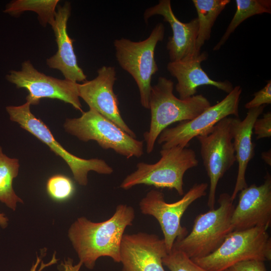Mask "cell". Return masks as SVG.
I'll return each instance as SVG.
<instances>
[{
  "instance_id": "obj_1",
  "label": "cell",
  "mask_w": 271,
  "mask_h": 271,
  "mask_svg": "<svg viewBox=\"0 0 271 271\" xmlns=\"http://www.w3.org/2000/svg\"><path fill=\"white\" fill-rule=\"evenodd\" d=\"M133 208L126 204L118 205L113 215L100 222H93L84 217L78 218L70 226L68 236L80 260L74 267L66 271H78L84 264L93 269L96 260L102 256L120 262V246L124 231L132 225Z\"/></svg>"
},
{
  "instance_id": "obj_2",
  "label": "cell",
  "mask_w": 271,
  "mask_h": 271,
  "mask_svg": "<svg viewBox=\"0 0 271 271\" xmlns=\"http://www.w3.org/2000/svg\"><path fill=\"white\" fill-rule=\"evenodd\" d=\"M173 89L174 82L162 76L152 86L150 128L144 134L148 154L153 151L159 135L170 125L192 120L211 106L210 101L202 94L181 99L175 96Z\"/></svg>"
},
{
  "instance_id": "obj_3",
  "label": "cell",
  "mask_w": 271,
  "mask_h": 271,
  "mask_svg": "<svg viewBox=\"0 0 271 271\" xmlns=\"http://www.w3.org/2000/svg\"><path fill=\"white\" fill-rule=\"evenodd\" d=\"M218 202V208L196 216L191 231L176 240L172 248L195 259L211 254L220 245L233 231L231 220L234 206L230 195L227 193L220 194Z\"/></svg>"
},
{
  "instance_id": "obj_4",
  "label": "cell",
  "mask_w": 271,
  "mask_h": 271,
  "mask_svg": "<svg viewBox=\"0 0 271 271\" xmlns=\"http://www.w3.org/2000/svg\"><path fill=\"white\" fill-rule=\"evenodd\" d=\"M161 158L156 163H138L135 171L127 175L119 187L128 190L138 185L157 188L175 189L184 195L183 177L186 172L198 164L195 152L187 148L174 147L160 151Z\"/></svg>"
},
{
  "instance_id": "obj_5",
  "label": "cell",
  "mask_w": 271,
  "mask_h": 271,
  "mask_svg": "<svg viewBox=\"0 0 271 271\" xmlns=\"http://www.w3.org/2000/svg\"><path fill=\"white\" fill-rule=\"evenodd\" d=\"M267 230L255 227L233 231L211 254L192 259L209 271H225L237 263L248 260L270 261L271 238Z\"/></svg>"
},
{
  "instance_id": "obj_6",
  "label": "cell",
  "mask_w": 271,
  "mask_h": 271,
  "mask_svg": "<svg viewBox=\"0 0 271 271\" xmlns=\"http://www.w3.org/2000/svg\"><path fill=\"white\" fill-rule=\"evenodd\" d=\"M165 32L164 25L159 23L143 41L135 42L122 38L113 42L116 60L134 80L141 105L146 109H149L152 77L158 71L155 51L158 43L163 40Z\"/></svg>"
},
{
  "instance_id": "obj_7",
  "label": "cell",
  "mask_w": 271,
  "mask_h": 271,
  "mask_svg": "<svg viewBox=\"0 0 271 271\" xmlns=\"http://www.w3.org/2000/svg\"><path fill=\"white\" fill-rule=\"evenodd\" d=\"M64 127L80 141H94L102 149H111L127 159L141 157L144 153L143 141L132 137L92 108L83 111L79 117L67 118Z\"/></svg>"
},
{
  "instance_id": "obj_8",
  "label": "cell",
  "mask_w": 271,
  "mask_h": 271,
  "mask_svg": "<svg viewBox=\"0 0 271 271\" xmlns=\"http://www.w3.org/2000/svg\"><path fill=\"white\" fill-rule=\"evenodd\" d=\"M31 104L26 101L19 106H8L6 109L11 120L32 134L47 145L56 155L60 157L69 166L74 179L81 186L88 183V173L94 171L98 174L110 175L113 169L104 160L100 159H84L66 150L54 138L47 126L33 114Z\"/></svg>"
},
{
  "instance_id": "obj_9",
  "label": "cell",
  "mask_w": 271,
  "mask_h": 271,
  "mask_svg": "<svg viewBox=\"0 0 271 271\" xmlns=\"http://www.w3.org/2000/svg\"><path fill=\"white\" fill-rule=\"evenodd\" d=\"M208 187L207 183L195 184L181 199L174 203H167L163 193L155 189L149 191L141 200V212L154 217L158 221L168 253L176 240L188 234L187 229L181 225V218L193 202L206 195Z\"/></svg>"
},
{
  "instance_id": "obj_10",
  "label": "cell",
  "mask_w": 271,
  "mask_h": 271,
  "mask_svg": "<svg viewBox=\"0 0 271 271\" xmlns=\"http://www.w3.org/2000/svg\"><path fill=\"white\" fill-rule=\"evenodd\" d=\"M241 93L242 87L235 86L221 101L210 106L193 119L165 129L159 135L158 143L162 145V149L174 147L187 148L193 138L208 133L222 119L230 115L239 117Z\"/></svg>"
},
{
  "instance_id": "obj_11",
  "label": "cell",
  "mask_w": 271,
  "mask_h": 271,
  "mask_svg": "<svg viewBox=\"0 0 271 271\" xmlns=\"http://www.w3.org/2000/svg\"><path fill=\"white\" fill-rule=\"evenodd\" d=\"M232 117L218 122L208 133L198 136L203 165L209 178L207 205L214 208L219 180L236 162L232 142Z\"/></svg>"
},
{
  "instance_id": "obj_12",
  "label": "cell",
  "mask_w": 271,
  "mask_h": 271,
  "mask_svg": "<svg viewBox=\"0 0 271 271\" xmlns=\"http://www.w3.org/2000/svg\"><path fill=\"white\" fill-rule=\"evenodd\" d=\"M6 79L17 88L26 89L29 94L26 101L37 105L42 98L57 99L68 103L82 113L79 99L78 83L47 75L37 70L29 60L22 64L20 70H11Z\"/></svg>"
},
{
  "instance_id": "obj_13",
  "label": "cell",
  "mask_w": 271,
  "mask_h": 271,
  "mask_svg": "<svg viewBox=\"0 0 271 271\" xmlns=\"http://www.w3.org/2000/svg\"><path fill=\"white\" fill-rule=\"evenodd\" d=\"M97 76L91 80L78 83L79 96L101 115L113 122L124 131L136 139V133L122 118L119 101L113 91L116 80L114 67L103 66L97 70Z\"/></svg>"
},
{
  "instance_id": "obj_14",
  "label": "cell",
  "mask_w": 271,
  "mask_h": 271,
  "mask_svg": "<svg viewBox=\"0 0 271 271\" xmlns=\"http://www.w3.org/2000/svg\"><path fill=\"white\" fill-rule=\"evenodd\" d=\"M163 239L154 234H124L120 246L122 271H165L163 258L168 254Z\"/></svg>"
},
{
  "instance_id": "obj_15",
  "label": "cell",
  "mask_w": 271,
  "mask_h": 271,
  "mask_svg": "<svg viewBox=\"0 0 271 271\" xmlns=\"http://www.w3.org/2000/svg\"><path fill=\"white\" fill-rule=\"evenodd\" d=\"M231 225L233 231L255 227L268 229L271 223V178L268 174L259 186L255 184L240 191L234 208Z\"/></svg>"
},
{
  "instance_id": "obj_16",
  "label": "cell",
  "mask_w": 271,
  "mask_h": 271,
  "mask_svg": "<svg viewBox=\"0 0 271 271\" xmlns=\"http://www.w3.org/2000/svg\"><path fill=\"white\" fill-rule=\"evenodd\" d=\"M155 15L162 16L172 29L173 35L166 45L171 62L194 58L201 53L196 47L199 31L197 18L188 23L181 22L174 14L170 0H160L157 5L146 9L144 13L146 23Z\"/></svg>"
},
{
  "instance_id": "obj_17",
  "label": "cell",
  "mask_w": 271,
  "mask_h": 271,
  "mask_svg": "<svg viewBox=\"0 0 271 271\" xmlns=\"http://www.w3.org/2000/svg\"><path fill=\"white\" fill-rule=\"evenodd\" d=\"M71 6L69 2L58 5L55 21L51 26L58 49L55 54L46 59L49 67L59 70L65 79L78 83L86 80L87 76L79 66L73 42L67 33V22L71 15Z\"/></svg>"
},
{
  "instance_id": "obj_18",
  "label": "cell",
  "mask_w": 271,
  "mask_h": 271,
  "mask_svg": "<svg viewBox=\"0 0 271 271\" xmlns=\"http://www.w3.org/2000/svg\"><path fill=\"white\" fill-rule=\"evenodd\" d=\"M207 58V53L203 52L194 58L168 63V72L177 80L175 88L180 99L195 95L197 88L202 85H212L227 93L232 90L233 85L230 81L214 80L203 70L201 64Z\"/></svg>"
},
{
  "instance_id": "obj_19",
  "label": "cell",
  "mask_w": 271,
  "mask_h": 271,
  "mask_svg": "<svg viewBox=\"0 0 271 271\" xmlns=\"http://www.w3.org/2000/svg\"><path fill=\"white\" fill-rule=\"evenodd\" d=\"M265 105L249 109L246 117L240 120L239 117H232L231 133L238 171L234 188L230 198H236L237 194L247 187L245 173L250 161L254 155V145L252 141L253 126L255 121L262 113Z\"/></svg>"
},
{
  "instance_id": "obj_20",
  "label": "cell",
  "mask_w": 271,
  "mask_h": 271,
  "mask_svg": "<svg viewBox=\"0 0 271 271\" xmlns=\"http://www.w3.org/2000/svg\"><path fill=\"white\" fill-rule=\"evenodd\" d=\"M199 22L196 40L197 51L200 52L205 42L211 36L212 28L218 16L230 2V0H193Z\"/></svg>"
},
{
  "instance_id": "obj_21",
  "label": "cell",
  "mask_w": 271,
  "mask_h": 271,
  "mask_svg": "<svg viewBox=\"0 0 271 271\" xmlns=\"http://www.w3.org/2000/svg\"><path fill=\"white\" fill-rule=\"evenodd\" d=\"M59 0H15L8 3L4 12L12 16H19L26 11H32L38 16L44 27L52 25Z\"/></svg>"
},
{
  "instance_id": "obj_22",
  "label": "cell",
  "mask_w": 271,
  "mask_h": 271,
  "mask_svg": "<svg viewBox=\"0 0 271 271\" xmlns=\"http://www.w3.org/2000/svg\"><path fill=\"white\" fill-rule=\"evenodd\" d=\"M19 160L8 157L0 147V201L15 210L17 203L23 200L15 193L13 181L19 173Z\"/></svg>"
},
{
  "instance_id": "obj_23",
  "label": "cell",
  "mask_w": 271,
  "mask_h": 271,
  "mask_svg": "<svg viewBox=\"0 0 271 271\" xmlns=\"http://www.w3.org/2000/svg\"><path fill=\"white\" fill-rule=\"evenodd\" d=\"M236 10L225 32L213 49L218 51L237 27L247 19L263 13H271L270 0H236Z\"/></svg>"
},
{
  "instance_id": "obj_24",
  "label": "cell",
  "mask_w": 271,
  "mask_h": 271,
  "mask_svg": "<svg viewBox=\"0 0 271 271\" xmlns=\"http://www.w3.org/2000/svg\"><path fill=\"white\" fill-rule=\"evenodd\" d=\"M46 190L49 195L57 201H64L73 194L74 187L72 180L63 175H55L48 180Z\"/></svg>"
},
{
  "instance_id": "obj_25",
  "label": "cell",
  "mask_w": 271,
  "mask_h": 271,
  "mask_svg": "<svg viewBox=\"0 0 271 271\" xmlns=\"http://www.w3.org/2000/svg\"><path fill=\"white\" fill-rule=\"evenodd\" d=\"M162 261L170 271H209L196 263L184 252L173 248Z\"/></svg>"
},
{
  "instance_id": "obj_26",
  "label": "cell",
  "mask_w": 271,
  "mask_h": 271,
  "mask_svg": "<svg viewBox=\"0 0 271 271\" xmlns=\"http://www.w3.org/2000/svg\"><path fill=\"white\" fill-rule=\"evenodd\" d=\"M254 98L246 103L245 107L251 109L271 103V81L260 90L253 94Z\"/></svg>"
},
{
  "instance_id": "obj_27",
  "label": "cell",
  "mask_w": 271,
  "mask_h": 271,
  "mask_svg": "<svg viewBox=\"0 0 271 271\" xmlns=\"http://www.w3.org/2000/svg\"><path fill=\"white\" fill-rule=\"evenodd\" d=\"M253 131L256 139L259 140L271 136V112L264 114L261 118H257L253 126Z\"/></svg>"
},
{
  "instance_id": "obj_28",
  "label": "cell",
  "mask_w": 271,
  "mask_h": 271,
  "mask_svg": "<svg viewBox=\"0 0 271 271\" xmlns=\"http://www.w3.org/2000/svg\"><path fill=\"white\" fill-rule=\"evenodd\" d=\"M225 271H267L264 261L248 260L237 263Z\"/></svg>"
},
{
  "instance_id": "obj_29",
  "label": "cell",
  "mask_w": 271,
  "mask_h": 271,
  "mask_svg": "<svg viewBox=\"0 0 271 271\" xmlns=\"http://www.w3.org/2000/svg\"><path fill=\"white\" fill-rule=\"evenodd\" d=\"M57 261V259L56 258V257H55V253L54 254L52 259L51 260V261L48 262V263H44L43 262V261H42V263H41V266H40V267L39 268V270H36V269L40 263V262L41 261V259L39 257L37 256V260H36V262L35 263V264H34L32 266V267H31V270L30 271H41L44 268L48 266H49L51 264H53L54 263H55Z\"/></svg>"
},
{
  "instance_id": "obj_30",
  "label": "cell",
  "mask_w": 271,
  "mask_h": 271,
  "mask_svg": "<svg viewBox=\"0 0 271 271\" xmlns=\"http://www.w3.org/2000/svg\"><path fill=\"white\" fill-rule=\"evenodd\" d=\"M261 158L266 164L270 166L271 165V154L270 151L264 152L261 154Z\"/></svg>"
},
{
  "instance_id": "obj_31",
  "label": "cell",
  "mask_w": 271,
  "mask_h": 271,
  "mask_svg": "<svg viewBox=\"0 0 271 271\" xmlns=\"http://www.w3.org/2000/svg\"><path fill=\"white\" fill-rule=\"evenodd\" d=\"M8 219L5 216V214L1 213L0 211V225L3 228L7 227L8 225Z\"/></svg>"
}]
</instances>
